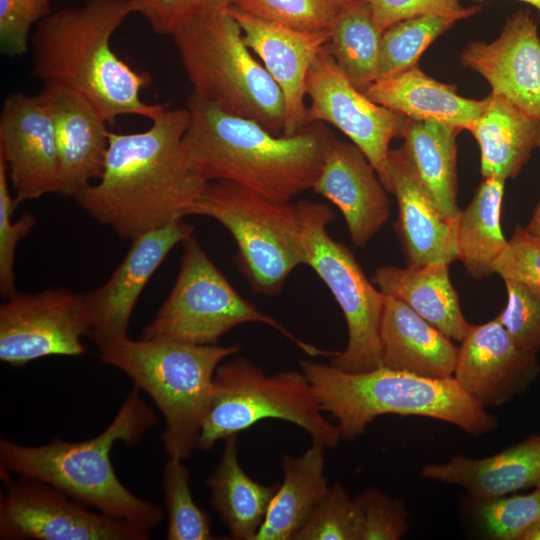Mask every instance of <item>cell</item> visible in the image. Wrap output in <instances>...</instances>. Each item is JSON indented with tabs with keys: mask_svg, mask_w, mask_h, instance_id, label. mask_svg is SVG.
Returning <instances> with one entry per match:
<instances>
[{
	"mask_svg": "<svg viewBox=\"0 0 540 540\" xmlns=\"http://www.w3.org/2000/svg\"><path fill=\"white\" fill-rule=\"evenodd\" d=\"M189 119L186 107L167 106L145 131H109L103 173L74 196L78 206L130 240L183 219L207 183L184 151Z\"/></svg>",
	"mask_w": 540,
	"mask_h": 540,
	"instance_id": "obj_1",
	"label": "cell"
},
{
	"mask_svg": "<svg viewBox=\"0 0 540 540\" xmlns=\"http://www.w3.org/2000/svg\"><path fill=\"white\" fill-rule=\"evenodd\" d=\"M186 108L183 147L192 170L205 182L229 181L278 202L312 189L335 138L322 123L276 135L193 93Z\"/></svg>",
	"mask_w": 540,
	"mask_h": 540,
	"instance_id": "obj_2",
	"label": "cell"
},
{
	"mask_svg": "<svg viewBox=\"0 0 540 540\" xmlns=\"http://www.w3.org/2000/svg\"><path fill=\"white\" fill-rule=\"evenodd\" d=\"M133 13L128 0H86L52 11L31 38L33 77L85 96L109 125L123 115L152 120L167 104H149L141 91L151 76L119 58L111 38Z\"/></svg>",
	"mask_w": 540,
	"mask_h": 540,
	"instance_id": "obj_3",
	"label": "cell"
},
{
	"mask_svg": "<svg viewBox=\"0 0 540 540\" xmlns=\"http://www.w3.org/2000/svg\"><path fill=\"white\" fill-rule=\"evenodd\" d=\"M156 422V415L134 386L113 421L98 436L77 442L54 439L41 446H24L1 438L0 466L10 474L48 483L105 515L150 530L161 522L162 509L121 483L110 451L118 441L133 448Z\"/></svg>",
	"mask_w": 540,
	"mask_h": 540,
	"instance_id": "obj_4",
	"label": "cell"
},
{
	"mask_svg": "<svg viewBox=\"0 0 540 540\" xmlns=\"http://www.w3.org/2000/svg\"><path fill=\"white\" fill-rule=\"evenodd\" d=\"M320 408L337 420L342 438L354 440L385 414L448 422L472 436L493 431L496 418L451 378L434 379L385 366L350 373L330 364L301 360Z\"/></svg>",
	"mask_w": 540,
	"mask_h": 540,
	"instance_id": "obj_5",
	"label": "cell"
},
{
	"mask_svg": "<svg viewBox=\"0 0 540 540\" xmlns=\"http://www.w3.org/2000/svg\"><path fill=\"white\" fill-rule=\"evenodd\" d=\"M100 360L125 373L146 392L165 420L161 435L168 458H189L208 412L213 380L221 361L240 351L169 339L134 340L127 335L98 346Z\"/></svg>",
	"mask_w": 540,
	"mask_h": 540,
	"instance_id": "obj_6",
	"label": "cell"
},
{
	"mask_svg": "<svg viewBox=\"0 0 540 540\" xmlns=\"http://www.w3.org/2000/svg\"><path fill=\"white\" fill-rule=\"evenodd\" d=\"M227 9L200 16L172 35L192 93L226 113L282 135L283 94L252 55L239 23Z\"/></svg>",
	"mask_w": 540,
	"mask_h": 540,
	"instance_id": "obj_7",
	"label": "cell"
},
{
	"mask_svg": "<svg viewBox=\"0 0 540 540\" xmlns=\"http://www.w3.org/2000/svg\"><path fill=\"white\" fill-rule=\"evenodd\" d=\"M210 217L233 237L235 263L260 295L280 293L289 275L306 265L303 219L297 203L278 202L235 183L207 182L185 216Z\"/></svg>",
	"mask_w": 540,
	"mask_h": 540,
	"instance_id": "obj_8",
	"label": "cell"
},
{
	"mask_svg": "<svg viewBox=\"0 0 540 540\" xmlns=\"http://www.w3.org/2000/svg\"><path fill=\"white\" fill-rule=\"evenodd\" d=\"M322 412L303 372L266 375L249 359L237 357L216 369L196 449L208 451L218 440L266 418L289 421L308 433L313 442L336 448L342 439L340 430Z\"/></svg>",
	"mask_w": 540,
	"mask_h": 540,
	"instance_id": "obj_9",
	"label": "cell"
},
{
	"mask_svg": "<svg viewBox=\"0 0 540 540\" xmlns=\"http://www.w3.org/2000/svg\"><path fill=\"white\" fill-rule=\"evenodd\" d=\"M182 245L183 255L173 287L152 321L143 328L141 338L217 345L234 327L258 322L271 326L311 357L337 354L338 351L319 349L300 340L242 297L193 233Z\"/></svg>",
	"mask_w": 540,
	"mask_h": 540,
	"instance_id": "obj_10",
	"label": "cell"
},
{
	"mask_svg": "<svg viewBox=\"0 0 540 540\" xmlns=\"http://www.w3.org/2000/svg\"><path fill=\"white\" fill-rule=\"evenodd\" d=\"M303 219L306 265L325 283L343 312L348 341L330 365L350 373L383 366L380 323L384 294L367 279L350 249L333 239L327 226L335 219L324 203L297 202Z\"/></svg>",
	"mask_w": 540,
	"mask_h": 540,
	"instance_id": "obj_11",
	"label": "cell"
},
{
	"mask_svg": "<svg viewBox=\"0 0 540 540\" xmlns=\"http://www.w3.org/2000/svg\"><path fill=\"white\" fill-rule=\"evenodd\" d=\"M7 491L0 497L2 540H147L149 530L92 512L38 479L12 480L1 469Z\"/></svg>",
	"mask_w": 540,
	"mask_h": 540,
	"instance_id": "obj_12",
	"label": "cell"
},
{
	"mask_svg": "<svg viewBox=\"0 0 540 540\" xmlns=\"http://www.w3.org/2000/svg\"><path fill=\"white\" fill-rule=\"evenodd\" d=\"M84 296L68 288L18 293L0 306V360L23 366L47 356H80L90 333Z\"/></svg>",
	"mask_w": 540,
	"mask_h": 540,
	"instance_id": "obj_13",
	"label": "cell"
},
{
	"mask_svg": "<svg viewBox=\"0 0 540 540\" xmlns=\"http://www.w3.org/2000/svg\"><path fill=\"white\" fill-rule=\"evenodd\" d=\"M307 124L329 123L345 134L370 161L389 191L390 142L401 137L406 117L379 105L357 89L324 48L306 80Z\"/></svg>",
	"mask_w": 540,
	"mask_h": 540,
	"instance_id": "obj_14",
	"label": "cell"
},
{
	"mask_svg": "<svg viewBox=\"0 0 540 540\" xmlns=\"http://www.w3.org/2000/svg\"><path fill=\"white\" fill-rule=\"evenodd\" d=\"M0 157L20 203L60 191L58 152L51 115L37 95H8L0 114Z\"/></svg>",
	"mask_w": 540,
	"mask_h": 540,
	"instance_id": "obj_15",
	"label": "cell"
},
{
	"mask_svg": "<svg viewBox=\"0 0 540 540\" xmlns=\"http://www.w3.org/2000/svg\"><path fill=\"white\" fill-rule=\"evenodd\" d=\"M193 230L184 219H178L137 236L107 281L83 294L91 325L88 337L97 347L127 335L144 287L172 249Z\"/></svg>",
	"mask_w": 540,
	"mask_h": 540,
	"instance_id": "obj_16",
	"label": "cell"
},
{
	"mask_svg": "<svg viewBox=\"0 0 540 540\" xmlns=\"http://www.w3.org/2000/svg\"><path fill=\"white\" fill-rule=\"evenodd\" d=\"M460 342L453 378L485 408L525 392L540 373L536 354L520 348L497 317L471 325Z\"/></svg>",
	"mask_w": 540,
	"mask_h": 540,
	"instance_id": "obj_17",
	"label": "cell"
},
{
	"mask_svg": "<svg viewBox=\"0 0 540 540\" xmlns=\"http://www.w3.org/2000/svg\"><path fill=\"white\" fill-rule=\"evenodd\" d=\"M227 11L239 23L246 45L261 59L283 94V135L299 132L307 125V74L315 57L328 43L330 30L304 31L234 7Z\"/></svg>",
	"mask_w": 540,
	"mask_h": 540,
	"instance_id": "obj_18",
	"label": "cell"
},
{
	"mask_svg": "<svg viewBox=\"0 0 540 540\" xmlns=\"http://www.w3.org/2000/svg\"><path fill=\"white\" fill-rule=\"evenodd\" d=\"M460 60L486 79L492 93L540 119V37L529 10L513 13L494 41L470 43Z\"/></svg>",
	"mask_w": 540,
	"mask_h": 540,
	"instance_id": "obj_19",
	"label": "cell"
},
{
	"mask_svg": "<svg viewBox=\"0 0 540 540\" xmlns=\"http://www.w3.org/2000/svg\"><path fill=\"white\" fill-rule=\"evenodd\" d=\"M38 96L48 109L54 126L59 194L74 198L103 173L108 123L85 96L68 87L44 84Z\"/></svg>",
	"mask_w": 540,
	"mask_h": 540,
	"instance_id": "obj_20",
	"label": "cell"
},
{
	"mask_svg": "<svg viewBox=\"0 0 540 540\" xmlns=\"http://www.w3.org/2000/svg\"><path fill=\"white\" fill-rule=\"evenodd\" d=\"M389 192L396 197L398 232L409 267L458 259L457 218L445 217L423 186L403 144L388 156Z\"/></svg>",
	"mask_w": 540,
	"mask_h": 540,
	"instance_id": "obj_21",
	"label": "cell"
},
{
	"mask_svg": "<svg viewBox=\"0 0 540 540\" xmlns=\"http://www.w3.org/2000/svg\"><path fill=\"white\" fill-rule=\"evenodd\" d=\"M312 190L339 209L356 247H364L390 217L386 188L352 142L333 139Z\"/></svg>",
	"mask_w": 540,
	"mask_h": 540,
	"instance_id": "obj_22",
	"label": "cell"
},
{
	"mask_svg": "<svg viewBox=\"0 0 540 540\" xmlns=\"http://www.w3.org/2000/svg\"><path fill=\"white\" fill-rule=\"evenodd\" d=\"M383 366L421 377L454 375L458 347L402 301L384 295L380 323Z\"/></svg>",
	"mask_w": 540,
	"mask_h": 540,
	"instance_id": "obj_23",
	"label": "cell"
},
{
	"mask_svg": "<svg viewBox=\"0 0 540 540\" xmlns=\"http://www.w3.org/2000/svg\"><path fill=\"white\" fill-rule=\"evenodd\" d=\"M427 479L464 488L473 500L495 498L540 486V434L484 458L454 456L442 464H428Z\"/></svg>",
	"mask_w": 540,
	"mask_h": 540,
	"instance_id": "obj_24",
	"label": "cell"
},
{
	"mask_svg": "<svg viewBox=\"0 0 540 540\" xmlns=\"http://www.w3.org/2000/svg\"><path fill=\"white\" fill-rule=\"evenodd\" d=\"M363 93L373 102L417 121H435L462 130L472 128L484 111L482 100L457 94L456 86L439 82L417 66L377 79Z\"/></svg>",
	"mask_w": 540,
	"mask_h": 540,
	"instance_id": "obj_25",
	"label": "cell"
},
{
	"mask_svg": "<svg viewBox=\"0 0 540 540\" xmlns=\"http://www.w3.org/2000/svg\"><path fill=\"white\" fill-rule=\"evenodd\" d=\"M371 281L384 295L402 301L451 339L461 341L467 334L471 324L462 313L449 264L386 265L374 272Z\"/></svg>",
	"mask_w": 540,
	"mask_h": 540,
	"instance_id": "obj_26",
	"label": "cell"
},
{
	"mask_svg": "<svg viewBox=\"0 0 540 540\" xmlns=\"http://www.w3.org/2000/svg\"><path fill=\"white\" fill-rule=\"evenodd\" d=\"M470 132L480 147L484 178H515L540 148V119L495 93Z\"/></svg>",
	"mask_w": 540,
	"mask_h": 540,
	"instance_id": "obj_27",
	"label": "cell"
},
{
	"mask_svg": "<svg viewBox=\"0 0 540 540\" xmlns=\"http://www.w3.org/2000/svg\"><path fill=\"white\" fill-rule=\"evenodd\" d=\"M224 449L206 479L210 503L232 539L254 540L280 483L263 485L247 475L238 458V434L224 439Z\"/></svg>",
	"mask_w": 540,
	"mask_h": 540,
	"instance_id": "obj_28",
	"label": "cell"
},
{
	"mask_svg": "<svg viewBox=\"0 0 540 540\" xmlns=\"http://www.w3.org/2000/svg\"><path fill=\"white\" fill-rule=\"evenodd\" d=\"M324 448L313 442L298 457H282L283 481L254 540H293L329 490Z\"/></svg>",
	"mask_w": 540,
	"mask_h": 540,
	"instance_id": "obj_29",
	"label": "cell"
},
{
	"mask_svg": "<svg viewBox=\"0 0 540 540\" xmlns=\"http://www.w3.org/2000/svg\"><path fill=\"white\" fill-rule=\"evenodd\" d=\"M459 129L435 122L406 117L401 137L417 174L441 213L455 219L457 204L456 136Z\"/></svg>",
	"mask_w": 540,
	"mask_h": 540,
	"instance_id": "obj_30",
	"label": "cell"
},
{
	"mask_svg": "<svg viewBox=\"0 0 540 540\" xmlns=\"http://www.w3.org/2000/svg\"><path fill=\"white\" fill-rule=\"evenodd\" d=\"M504 184L501 178H484L457 218L458 259L477 280L494 273L493 265L508 243L500 222Z\"/></svg>",
	"mask_w": 540,
	"mask_h": 540,
	"instance_id": "obj_31",
	"label": "cell"
},
{
	"mask_svg": "<svg viewBox=\"0 0 540 540\" xmlns=\"http://www.w3.org/2000/svg\"><path fill=\"white\" fill-rule=\"evenodd\" d=\"M381 38L366 0L340 15L330 29L325 48L361 92L377 79Z\"/></svg>",
	"mask_w": 540,
	"mask_h": 540,
	"instance_id": "obj_32",
	"label": "cell"
},
{
	"mask_svg": "<svg viewBox=\"0 0 540 540\" xmlns=\"http://www.w3.org/2000/svg\"><path fill=\"white\" fill-rule=\"evenodd\" d=\"M455 22L452 18L428 14L405 19L386 29L380 43L377 79L417 66L427 47Z\"/></svg>",
	"mask_w": 540,
	"mask_h": 540,
	"instance_id": "obj_33",
	"label": "cell"
},
{
	"mask_svg": "<svg viewBox=\"0 0 540 540\" xmlns=\"http://www.w3.org/2000/svg\"><path fill=\"white\" fill-rule=\"evenodd\" d=\"M190 472L177 457L168 458L163 468L162 490L168 513V540H214L210 515L193 500Z\"/></svg>",
	"mask_w": 540,
	"mask_h": 540,
	"instance_id": "obj_34",
	"label": "cell"
},
{
	"mask_svg": "<svg viewBox=\"0 0 540 540\" xmlns=\"http://www.w3.org/2000/svg\"><path fill=\"white\" fill-rule=\"evenodd\" d=\"M363 0H236L250 15L304 31L330 30L338 17Z\"/></svg>",
	"mask_w": 540,
	"mask_h": 540,
	"instance_id": "obj_35",
	"label": "cell"
},
{
	"mask_svg": "<svg viewBox=\"0 0 540 540\" xmlns=\"http://www.w3.org/2000/svg\"><path fill=\"white\" fill-rule=\"evenodd\" d=\"M474 513L486 534L496 540H521L540 518V486L529 494L474 500Z\"/></svg>",
	"mask_w": 540,
	"mask_h": 540,
	"instance_id": "obj_36",
	"label": "cell"
},
{
	"mask_svg": "<svg viewBox=\"0 0 540 540\" xmlns=\"http://www.w3.org/2000/svg\"><path fill=\"white\" fill-rule=\"evenodd\" d=\"M293 540H360L359 511L341 483L329 488Z\"/></svg>",
	"mask_w": 540,
	"mask_h": 540,
	"instance_id": "obj_37",
	"label": "cell"
},
{
	"mask_svg": "<svg viewBox=\"0 0 540 540\" xmlns=\"http://www.w3.org/2000/svg\"><path fill=\"white\" fill-rule=\"evenodd\" d=\"M9 188L7 165L0 157V294L4 299L15 294L14 263L17 246L36 225V218L26 212L13 220L17 207Z\"/></svg>",
	"mask_w": 540,
	"mask_h": 540,
	"instance_id": "obj_38",
	"label": "cell"
},
{
	"mask_svg": "<svg viewBox=\"0 0 540 540\" xmlns=\"http://www.w3.org/2000/svg\"><path fill=\"white\" fill-rule=\"evenodd\" d=\"M354 500L360 516V540H398L408 531V512L400 499L367 488Z\"/></svg>",
	"mask_w": 540,
	"mask_h": 540,
	"instance_id": "obj_39",
	"label": "cell"
},
{
	"mask_svg": "<svg viewBox=\"0 0 540 540\" xmlns=\"http://www.w3.org/2000/svg\"><path fill=\"white\" fill-rule=\"evenodd\" d=\"M507 305L497 316L514 342L523 350L540 351V295L528 287L504 280Z\"/></svg>",
	"mask_w": 540,
	"mask_h": 540,
	"instance_id": "obj_40",
	"label": "cell"
},
{
	"mask_svg": "<svg viewBox=\"0 0 540 540\" xmlns=\"http://www.w3.org/2000/svg\"><path fill=\"white\" fill-rule=\"evenodd\" d=\"M133 13L142 15L156 34L173 35L190 21L226 10L236 0H128Z\"/></svg>",
	"mask_w": 540,
	"mask_h": 540,
	"instance_id": "obj_41",
	"label": "cell"
},
{
	"mask_svg": "<svg viewBox=\"0 0 540 540\" xmlns=\"http://www.w3.org/2000/svg\"><path fill=\"white\" fill-rule=\"evenodd\" d=\"M493 271L503 280L518 282L540 295V239L517 226Z\"/></svg>",
	"mask_w": 540,
	"mask_h": 540,
	"instance_id": "obj_42",
	"label": "cell"
},
{
	"mask_svg": "<svg viewBox=\"0 0 540 540\" xmlns=\"http://www.w3.org/2000/svg\"><path fill=\"white\" fill-rule=\"evenodd\" d=\"M49 0H0V47L10 57L28 51L31 28L50 14Z\"/></svg>",
	"mask_w": 540,
	"mask_h": 540,
	"instance_id": "obj_43",
	"label": "cell"
},
{
	"mask_svg": "<svg viewBox=\"0 0 540 540\" xmlns=\"http://www.w3.org/2000/svg\"><path fill=\"white\" fill-rule=\"evenodd\" d=\"M372 10L375 25L384 32L392 25L421 15L435 14L456 21L481 10L480 5L463 7L461 0H366ZM478 3L483 0H474Z\"/></svg>",
	"mask_w": 540,
	"mask_h": 540,
	"instance_id": "obj_44",
	"label": "cell"
},
{
	"mask_svg": "<svg viewBox=\"0 0 540 540\" xmlns=\"http://www.w3.org/2000/svg\"><path fill=\"white\" fill-rule=\"evenodd\" d=\"M530 234L538 237L540 239V202L535 209L533 216L525 228Z\"/></svg>",
	"mask_w": 540,
	"mask_h": 540,
	"instance_id": "obj_45",
	"label": "cell"
},
{
	"mask_svg": "<svg viewBox=\"0 0 540 540\" xmlns=\"http://www.w3.org/2000/svg\"><path fill=\"white\" fill-rule=\"evenodd\" d=\"M521 540H540V518L529 527Z\"/></svg>",
	"mask_w": 540,
	"mask_h": 540,
	"instance_id": "obj_46",
	"label": "cell"
},
{
	"mask_svg": "<svg viewBox=\"0 0 540 540\" xmlns=\"http://www.w3.org/2000/svg\"><path fill=\"white\" fill-rule=\"evenodd\" d=\"M519 1L525 2V3L533 6L534 8H536L540 12V0H519Z\"/></svg>",
	"mask_w": 540,
	"mask_h": 540,
	"instance_id": "obj_47",
	"label": "cell"
}]
</instances>
